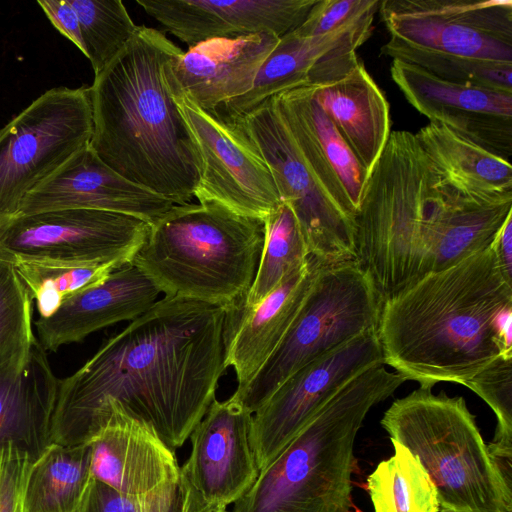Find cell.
I'll list each match as a JSON object with an SVG mask.
<instances>
[{
  "label": "cell",
  "mask_w": 512,
  "mask_h": 512,
  "mask_svg": "<svg viewBox=\"0 0 512 512\" xmlns=\"http://www.w3.org/2000/svg\"><path fill=\"white\" fill-rule=\"evenodd\" d=\"M378 363L384 360L376 328L288 377L252 416L251 440L260 471L350 379Z\"/></svg>",
  "instance_id": "cell-14"
},
{
  "label": "cell",
  "mask_w": 512,
  "mask_h": 512,
  "mask_svg": "<svg viewBox=\"0 0 512 512\" xmlns=\"http://www.w3.org/2000/svg\"><path fill=\"white\" fill-rule=\"evenodd\" d=\"M11 255L19 277L35 302L39 318L51 316L71 297L104 281L119 268L113 264Z\"/></svg>",
  "instance_id": "cell-30"
},
{
  "label": "cell",
  "mask_w": 512,
  "mask_h": 512,
  "mask_svg": "<svg viewBox=\"0 0 512 512\" xmlns=\"http://www.w3.org/2000/svg\"><path fill=\"white\" fill-rule=\"evenodd\" d=\"M323 266L309 255L258 304L247 307L242 299L225 309L224 366L235 371L236 391L245 388L277 350Z\"/></svg>",
  "instance_id": "cell-19"
},
{
  "label": "cell",
  "mask_w": 512,
  "mask_h": 512,
  "mask_svg": "<svg viewBox=\"0 0 512 512\" xmlns=\"http://www.w3.org/2000/svg\"><path fill=\"white\" fill-rule=\"evenodd\" d=\"M383 298L357 260L323 266L281 344L237 398L255 413L292 374L376 329Z\"/></svg>",
  "instance_id": "cell-9"
},
{
  "label": "cell",
  "mask_w": 512,
  "mask_h": 512,
  "mask_svg": "<svg viewBox=\"0 0 512 512\" xmlns=\"http://www.w3.org/2000/svg\"><path fill=\"white\" fill-rule=\"evenodd\" d=\"M150 223L134 216L64 209L15 216L0 225V248L21 257L121 267L143 245Z\"/></svg>",
  "instance_id": "cell-13"
},
{
  "label": "cell",
  "mask_w": 512,
  "mask_h": 512,
  "mask_svg": "<svg viewBox=\"0 0 512 512\" xmlns=\"http://www.w3.org/2000/svg\"><path fill=\"white\" fill-rule=\"evenodd\" d=\"M33 300L19 277L12 255L0 248V365L27 357L37 339Z\"/></svg>",
  "instance_id": "cell-33"
},
{
  "label": "cell",
  "mask_w": 512,
  "mask_h": 512,
  "mask_svg": "<svg viewBox=\"0 0 512 512\" xmlns=\"http://www.w3.org/2000/svg\"><path fill=\"white\" fill-rule=\"evenodd\" d=\"M91 460L89 442H52L30 466L23 512H76L91 479Z\"/></svg>",
  "instance_id": "cell-28"
},
{
  "label": "cell",
  "mask_w": 512,
  "mask_h": 512,
  "mask_svg": "<svg viewBox=\"0 0 512 512\" xmlns=\"http://www.w3.org/2000/svg\"><path fill=\"white\" fill-rule=\"evenodd\" d=\"M433 165L457 187L480 197L512 199L511 163L430 122L415 134Z\"/></svg>",
  "instance_id": "cell-27"
},
{
  "label": "cell",
  "mask_w": 512,
  "mask_h": 512,
  "mask_svg": "<svg viewBox=\"0 0 512 512\" xmlns=\"http://www.w3.org/2000/svg\"><path fill=\"white\" fill-rule=\"evenodd\" d=\"M512 305L492 246L431 272L383 301L377 334L384 364L422 388L462 384L500 355L498 313Z\"/></svg>",
  "instance_id": "cell-4"
},
{
  "label": "cell",
  "mask_w": 512,
  "mask_h": 512,
  "mask_svg": "<svg viewBox=\"0 0 512 512\" xmlns=\"http://www.w3.org/2000/svg\"><path fill=\"white\" fill-rule=\"evenodd\" d=\"M382 52L448 81L479 62L512 64L511 0H381Z\"/></svg>",
  "instance_id": "cell-8"
},
{
  "label": "cell",
  "mask_w": 512,
  "mask_h": 512,
  "mask_svg": "<svg viewBox=\"0 0 512 512\" xmlns=\"http://www.w3.org/2000/svg\"><path fill=\"white\" fill-rule=\"evenodd\" d=\"M317 0H137L136 3L189 47L214 38L262 32L278 37L306 19Z\"/></svg>",
  "instance_id": "cell-20"
},
{
  "label": "cell",
  "mask_w": 512,
  "mask_h": 512,
  "mask_svg": "<svg viewBox=\"0 0 512 512\" xmlns=\"http://www.w3.org/2000/svg\"><path fill=\"white\" fill-rule=\"evenodd\" d=\"M89 443L91 477L119 493L148 494L179 480L174 451L114 401L107 403L101 428Z\"/></svg>",
  "instance_id": "cell-21"
},
{
  "label": "cell",
  "mask_w": 512,
  "mask_h": 512,
  "mask_svg": "<svg viewBox=\"0 0 512 512\" xmlns=\"http://www.w3.org/2000/svg\"><path fill=\"white\" fill-rule=\"evenodd\" d=\"M182 53L161 31L138 26L89 86L90 147L120 175L177 205L194 197L201 168L171 81Z\"/></svg>",
  "instance_id": "cell-3"
},
{
  "label": "cell",
  "mask_w": 512,
  "mask_h": 512,
  "mask_svg": "<svg viewBox=\"0 0 512 512\" xmlns=\"http://www.w3.org/2000/svg\"><path fill=\"white\" fill-rule=\"evenodd\" d=\"M394 454L368 476L374 512H439L436 488L419 459L391 441Z\"/></svg>",
  "instance_id": "cell-29"
},
{
  "label": "cell",
  "mask_w": 512,
  "mask_h": 512,
  "mask_svg": "<svg viewBox=\"0 0 512 512\" xmlns=\"http://www.w3.org/2000/svg\"><path fill=\"white\" fill-rule=\"evenodd\" d=\"M309 252L292 209L284 202L264 218V238L253 282L242 300L251 307L271 293Z\"/></svg>",
  "instance_id": "cell-31"
},
{
  "label": "cell",
  "mask_w": 512,
  "mask_h": 512,
  "mask_svg": "<svg viewBox=\"0 0 512 512\" xmlns=\"http://www.w3.org/2000/svg\"><path fill=\"white\" fill-rule=\"evenodd\" d=\"M406 381L384 363L350 379L260 471L231 512H350L356 435L371 408Z\"/></svg>",
  "instance_id": "cell-5"
},
{
  "label": "cell",
  "mask_w": 512,
  "mask_h": 512,
  "mask_svg": "<svg viewBox=\"0 0 512 512\" xmlns=\"http://www.w3.org/2000/svg\"><path fill=\"white\" fill-rule=\"evenodd\" d=\"M230 120L240 123L262 154L281 201L298 221L309 255L324 266L356 260L354 220L301 153L273 97L247 115Z\"/></svg>",
  "instance_id": "cell-11"
},
{
  "label": "cell",
  "mask_w": 512,
  "mask_h": 512,
  "mask_svg": "<svg viewBox=\"0 0 512 512\" xmlns=\"http://www.w3.org/2000/svg\"><path fill=\"white\" fill-rule=\"evenodd\" d=\"M273 99L307 162L338 205L354 220L370 174L308 86L284 91Z\"/></svg>",
  "instance_id": "cell-22"
},
{
  "label": "cell",
  "mask_w": 512,
  "mask_h": 512,
  "mask_svg": "<svg viewBox=\"0 0 512 512\" xmlns=\"http://www.w3.org/2000/svg\"><path fill=\"white\" fill-rule=\"evenodd\" d=\"M360 164L370 174L391 134L389 103L359 63L342 79L308 86Z\"/></svg>",
  "instance_id": "cell-26"
},
{
  "label": "cell",
  "mask_w": 512,
  "mask_h": 512,
  "mask_svg": "<svg viewBox=\"0 0 512 512\" xmlns=\"http://www.w3.org/2000/svg\"><path fill=\"white\" fill-rule=\"evenodd\" d=\"M493 410L497 426L487 444L492 456L512 470V356L498 355L463 383Z\"/></svg>",
  "instance_id": "cell-34"
},
{
  "label": "cell",
  "mask_w": 512,
  "mask_h": 512,
  "mask_svg": "<svg viewBox=\"0 0 512 512\" xmlns=\"http://www.w3.org/2000/svg\"><path fill=\"white\" fill-rule=\"evenodd\" d=\"M381 0H317L304 22L293 32L302 37L321 36L374 19Z\"/></svg>",
  "instance_id": "cell-36"
},
{
  "label": "cell",
  "mask_w": 512,
  "mask_h": 512,
  "mask_svg": "<svg viewBox=\"0 0 512 512\" xmlns=\"http://www.w3.org/2000/svg\"><path fill=\"white\" fill-rule=\"evenodd\" d=\"M251 413L233 395L212 401L190 434L192 449L180 467L185 512H226L255 482Z\"/></svg>",
  "instance_id": "cell-15"
},
{
  "label": "cell",
  "mask_w": 512,
  "mask_h": 512,
  "mask_svg": "<svg viewBox=\"0 0 512 512\" xmlns=\"http://www.w3.org/2000/svg\"><path fill=\"white\" fill-rule=\"evenodd\" d=\"M69 2L80 22L86 57L97 75L125 48L138 26L120 0Z\"/></svg>",
  "instance_id": "cell-32"
},
{
  "label": "cell",
  "mask_w": 512,
  "mask_h": 512,
  "mask_svg": "<svg viewBox=\"0 0 512 512\" xmlns=\"http://www.w3.org/2000/svg\"><path fill=\"white\" fill-rule=\"evenodd\" d=\"M504 277L512 283V214H510L491 243Z\"/></svg>",
  "instance_id": "cell-39"
},
{
  "label": "cell",
  "mask_w": 512,
  "mask_h": 512,
  "mask_svg": "<svg viewBox=\"0 0 512 512\" xmlns=\"http://www.w3.org/2000/svg\"><path fill=\"white\" fill-rule=\"evenodd\" d=\"M280 37L262 32L214 38L190 46L173 67L175 88L205 111H217L247 93Z\"/></svg>",
  "instance_id": "cell-23"
},
{
  "label": "cell",
  "mask_w": 512,
  "mask_h": 512,
  "mask_svg": "<svg viewBox=\"0 0 512 512\" xmlns=\"http://www.w3.org/2000/svg\"><path fill=\"white\" fill-rule=\"evenodd\" d=\"M381 425L419 459L440 510L512 512V470L492 456L463 397L419 387L396 399Z\"/></svg>",
  "instance_id": "cell-7"
},
{
  "label": "cell",
  "mask_w": 512,
  "mask_h": 512,
  "mask_svg": "<svg viewBox=\"0 0 512 512\" xmlns=\"http://www.w3.org/2000/svg\"><path fill=\"white\" fill-rule=\"evenodd\" d=\"M59 379L38 338L22 360L0 365V448L14 444L35 461L52 443Z\"/></svg>",
  "instance_id": "cell-25"
},
{
  "label": "cell",
  "mask_w": 512,
  "mask_h": 512,
  "mask_svg": "<svg viewBox=\"0 0 512 512\" xmlns=\"http://www.w3.org/2000/svg\"><path fill=\"white\" fill-rule=\"evenodd\" d=\"M439 512H449V511H445V510H440Z\"/></svg>",
  "instance_id": "cell-40"
},
{
  "label": "cell",
  "mask_w": 512,
  "mask_h": 512,
  "mask_svg": "<svg viewBox=\"0 0 512 512\" xmlns=\"http://www.w3.org/2000/svg\"><path fill=\"white\" fill-rule=\"evenodd\" d=\"M90 90L54 87L0 129V225L15 217L25 196L89 144Z\"/></svg>",
  "instance_id": "cell-10"
},
{
  "label": "cell",
  "mask_w": 512,
  "mask_h": 512,
  "mask_svg": "<svg viewBox=\"0 0 512 512\" xmlns=\"http://www.w3.org/2000/svg\"><path fill=\"white\" fill-rule=\"evenodd\" d=\"M356 260L383 301L472 251L475 199L433 165L414 133L393 131L354 218Z\"/></svg>",
  "instance_id": "cell-2"
},
{
  "label": "cell",
  "mask_w": 512,
  "mask_h": 512,
  "mask_svg": "<svg viewBox=\"0 0 512 512\" xmlns=\"http://www.w3.org/2000/svg\"><path fill=\"white\" fill-rule=\"evenodd\" d=\"M76 512H185V491L179 479L152 493L126 495L91 477Z\"/></svg>",
  "instance_id": "cell-35"
},
{
  "label": "cell",
  "mask_w": 512,
  "mask_h": 512,
  "mask_svg": "<svg viewBox=\"0 0 512 512\" xmlns=\"http://www.w3.org/2000/svg\"><path fill=\"white\" fill-rule=\"evenodd\" d=\"M37 3L51 24L86 56L80 22L69 0H39Z\"/></svg>",
  "instance_id": "cell-38"
},
{
  "label": "cell",
  "mask_w": 512,
  "mask_h": 512,
  "mask_svg": "<svg viewBox=\"0 0 512 512\" xmlns=\"http://www.w3.org/2000/svg\"><path fill=\"white\" fill-rule=\"evenodd\" d=\"M171 81L175 101L200 157L194 197L199 202H215L238 214L264 220L281 199L255 143L240 123L197 107L175 88L172 78Z\"/></svg>",
  "instance_id": "cell-12"
},
{
  "label": "cell",
  "mask_w": 512,
  "mask_h": 512,
  "mask_svg": "<svg viewBox=\"0 0 512 512\" xmlns=\"http://www.w3.org/2000/svg\"><path fill=\"white\" fill-rule=\"evenodd\" d=\"M391 77L430 122L510 162L512 93L441 79L419 66L392 60Z\"/></svg>",
  "instance_id": "cell-16"
},
{
  "label": "cell",
  "mask_w": 512,
  "mask_h": 512,
  "mask_svg": "<svg viewBox=\"0 0 512 512\" xmlns=\"http://www.w3.org/2000/svg\"><path fill=\"white\" fill-rule=\"evenodd\" d=\"M263 238V219L215 202L174 205L150 224L132 264L165 296L227 309L247 294Z\"/></svg>",
  "instance_id": "cell-6"
},
{
  "label": "cell",
  "mask_w": 512,
  "mask_h": 512,
  "mask_svg": "<svg viewBox=\"0 0 512 512\" xmlns=\"http://www.w3.org/2000/svg\"><path fill=\"white\" fill-rule=\"evenodd\" d=\"M225 308L181 297L157 300L59 380L52 442L79 445L100 430L116 402L171 449L203 418L225 371Z\"/></svg>",
  "instance_id": "cell-1"
},
{
  "label": "cell",
  "mask_w": 512,
  "mask_h": 512,
  "mask_svg": "<svg viewBox=\"0 0 512 512\" xmlns=\"http://www.w3.org/2000/svg\"><path fill=\"white\" fill-rule=\"evenodd\" d=\"M32 462L29 454L14 444L0 448V512H23L24 489Z\"/></svg>",
  "instance_id": "cell-37"
},
{
  "label": "cell",
  "mask_w": 512,
  "mask_h": 512,
  "mask_svg": "<svg viewBox=\"0 0 512 512\" xmlns=\"http://www.w3.org/2000/svg\"><path fill=\"white\" fill-rule=\"evenodd\" d=\"M174 205L120 175L87 144L25 196L16 216L88 209L126 214L151 224Z\"/></svg>",
  "instance_id": "cell-18"
},
{
  "label": "cell",
  "mask_w": 512,
  "mask_h": 512,
  "mask_svg": "<svg viewBox=\"0 0 512 512\" xmlns=\"http://www.w3.org/2000/svg\"><path fill=\"white\" fill-rule=\"evenodd\" d=\"M160 294L157 287L135 266L127 263L104 281L67 300L47 318L34 325L46 351L82 341L88 335L121 321H133L145 313Z\"/></svg>",
  "instance_id": "cell-24"
},
{
  "label": "cell",
  "mask_w": 512,
  "mask_h": 512,
  "mask_svg": "<svg viewBox=\"0 0 512 512\" xmlns=\"http://www.w3.org/2000/svg\"><path fill=\"white\" fill-rule=\"evenodd\" d=\"M373 20L321 36L302 37L293 31L285 34L262 63L252 88L216 112L238 119L284 91L342 79L359 63L356 50L370 37Z\"/></svg>",
  "instance_id": "cell-17"
}]
</instances>
